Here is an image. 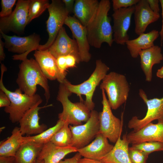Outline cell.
Returning a JSON list of instances; mask_svg holds the SVG:
<instances>
[{
  "mask_svg": "<svg viewBox=\"0 0 163 163\" xmlns=\"http://www.w3.org/2000/svg\"><path fill=\"white\" fill-rule=\"evenodd\" d=\"M111 3L109 0H101L96 14L86 27L87 37L90 46L100 48L104 43L111 47L113 41L112 27L108 16Z\"/></svg>",
  "mask_w": 163,
  "mask_h": 163,
  "instance_id": "obj_1",
  "label": "cell"
},
{
  "mask_svg": "<svg viewBox=\"0 0 163 163\" xmlns=\"http://www.w3.org/2000/svg\"><path fill=\"white\" fill-rule=\"evenodd\" d=\"M19 68L16 81L18 88L24 93L33 96L36 94L37 86L39 85L44 90V95L47 103L50 98L48 79L35 59H27L22 61Z\"/></svg>",
  "mask_w": 163,
  "mask_h": 163,
  "instance_id": "obj_2",
  "label": "cell"
},
{
  "mask_svg": "<svg viewBox=\"0 0 163 163\" xmlns=\"http://www.w3.org/2000/svg\"><path fill=\"white\" fill-rule=\"evenodd\" d=\"M1 70L0 90L5 93L11 101L10 106L5 108L4 111L9 114V119L12 123L19 122L27 110L37 104H40L43 100L38 94L30 96L23 93L19 88L16 89L14 91L8 89L5 86L3 82L4 73L6 71L7 68L2 63Z\"/></svg>",
  "mask_w": 163,
  "mask_h": 163,
  "instance_id": "obj_3",
  "label": "cell"
},
{
  "mask_svg": "<svg viewBox=\"0 0 163 163\" xmlns=\"http://www.w3.org/2000/svg\"><path fill=\"white\" fill-rule=\"evenodd\" d=\"M72 94L63 83H60L56 99L62 104L63 110L59 114L58 118L69 125H80L88 120L91 111L84 101L74 103L71 101L69 97Z\"/></svg>",
  "mask_w": 163,
  "mask_h": 163,
  "instance_id": "obj_4",
  "label": "cell"
},
{
  "mask_svg": "<svg viewBox=\"0 0 163 163\" xmlns=\"http://www.w3.org/2000/svg\"><path fill=\"white\" fill-rule=\"evenodd\" d=\"M109 67L101 59L96 61L95 69L89 78L80 84L74 85L65 79L63 82L68 90L80 97V101H83L81 95L85 96V104L91 111L94 110L95 104L92 100L93 96L96 87L102 81L109 70Z\"/></svg>",
  "mask_w": 163,
  "mask_h": 163,
  "instance_id": "obj_5",
  "label": "cell"
},
{
  "mask_svg": "<svg viewBox=\"0 0 163 163\" xmlns=\"http://www.w3.org/2000/svg\"><path fill=\"white\" fill-rule=\"evenodd\" d=\"M102 81L100 88L106 93L111 109H117L126 102L129 95L130 88L126 76L111 72L105 75Z\"/></svg>",
  "mask_w": 163,
  "mask_h": 163,
  "instance_id": "obj_6",
  "label": "cell"
},
{
  "mask_svg": "<svg viewBox=\"0 0 163 163\" xmlns=\"http://www.w3.org/2000/svg\"><path fill=\"white\" fill-rule=\"evenodd\" d=\"M101 91L103 108L102 111L99 113V133L104 135L111 142L115 143L122 131L123 113L121 120L113 114L104 90L101 89Z\"/></svg>",
  "mask_w": 163,
  "mask_h": 163,
  "instance_id": "obj_7",
  "label": "cell"
},
{
  "mask_svg": "<svg viewBox=\"0 0 163 163\" xmlns=\"http://www.w3.org/2000/svg\"><path fill=\"white\" fill-rule=\"evenodd\" d=\"M0 36L5 40V47L8 51L16 53L12 56L14 60L23 61L27 59L32 51L38 50L40 38L35 33L26 37L9 36L0 31Z\"/></svg>",
  "mask_w": 163,
  "mask_h": 163,
  "instance_id": "obj_8",
  "label": "cell"
},
{
  "mask_svg": "<svg viewBox=\"0 0 163 163\" xmlns=\"http://www.w3.org/2000/svg\"><path fill=\"white\" fill-rule=\"evenodd\" d=\"M69 127L72 135L71 146L78 149L82 148L89 144L99 133V113L93 110L85 123L77 126L69 125Z\"/></svg>",
  "mask_w": 163,
  "mask_h": 163,
  "instance_id": "obj_9",
  "label": "cell"
},
{
  "mask_svg": "<svg viewBox=\"0 0 163 163\" xmlns=\"http://www.w3.org/2000/svg\"><path fill=\"white\" fill-rule=\"evenodd\" d=\"M49 17L46 21L48 40L45 44L40 45L38 50H47L55 40L69 14L62 1L52 0L48 8Z\"/></svg>",
  "mask_w": 163,
  "mask_h": 163,
  "instance_id": "obj_10",
  "label": "cell"
},
{
  "mask_svg": "<svg viewBox=\"0 0 163 163\" xmlns=\"http://www.w3.org/2000/svg\"><path fill=\"white\" fill-rule=\"evenodd\" d=\"M30 0H19L11 14L0 18V31L6 34L12 32L17 34L24 33L28 24L29 5Z\"/></svg>",
  "mask_w": 163,
  "mask_h": 163,
  "instance_id": "obj_11",
  "label": "cell"
},
{
  "mask_svg": "<svg viewBox=\"0 0 163 163\" xmlns=\"http://www.w3.org/2000/svg\"><path fill=\"white\" fill-rule=\"evenodd\" d=\"M139 95L147 107V111L145 117L139 119L134 116L129 120L128 128L134 131L140 129L148 124L157 120L158 123L163 122V97L149 99L145 92L140 89Z\"/></svg>",
  "mask_w": 163,
  "mask_h": 163,
  "instance_id": "obj_12",
  "label": "cell"
},
{
  "mask_svg": "<svg viewBox=\"0 0 163 163\" xmlns=\"http://www.w3.org/2000/svg\"><path fill=\"white\" fill-rule=\"evenodd\" d=\"M134 10L135 6L113 11L112 15L113 20V41L116 43L124 45L129 40L128 31Z\"/></svg>",
  "mask_w": 163,
  "mask_h": 163,
  "instance_id": "obj_13",
  "label": "cell"
},
{
  "mask_svg": "<svg viewBox=\"0 0 163 163\" xmlns=\"http://www.w3.org/2000/svg\"><path fill=\"white\" fill-rule=\"evenodd\" d=\"M64 24L70 28L77 42L81 62H88L91 59V55L89 52L90 45L86 27L83 25L74 16L69 15Z\"/></svg>",
  "mask_w": 163,
  "mask_h": 163,
  "instance_id": "obj_14",
  "label": "cell"
},
{
  "mask_svg": "<svg viewBox=\"0 0 163 163\" xmlns=\"http://www.w3.org/2000/svg\"><path fill=\"white\" fill-rule=\"evenodd\" d=\"M47 50L56 58L60 56L72 55L76 57L79 62H81L77 42L75 39L68 36L63 27Z\"/></svg>",
  "mask_w": 163,
  "mask_h": 163,
  "instance_id": "obj_15",
  "label": "cell"
},
{
  "mask_svg": "<svg viewBox=\"0 0 163 163\" xmlns=\"http://www.w3.org/2000/svg\"><path fill=\"white\" fill-rule=\"evenodd\" d=\"M35 59L43 73L47 79L57 80L60 83H63L66 76L62 74L58 67L56 58L48 50H36L34 54Z\"/></svg>",
  "mask_w": 163,
  "mask_h": 163,
  "instance_id": "obj_16",
  "label": "cell"
},
{
  "mask_svg": "<svg viewBox=\"0 0 163 163\" xmlns=\"http://www.w3.org/2000/svg\"><path fill=\"white\" fill-rule=\"evenodd\" d=\"M40 105L37 104L27 110L19 121L20 130L23 136L37 135L47 129L46 125L39 123L40 118L39 116V111L42 108L51 105L40 107L39 106Z\"/></svg>",
  "mask_w": 163,
  "mask_h": 163,
  "instance_id": "obj_17",
  "label": "cell"
},
{
  "mask_svg": "<svg viewBox=\"0 0 163 163\" xmlns=\"http://www.w3.org/2000/svg\"><path fill=\"white\" fill-rule=\"evenodd\" d=\"M135 32L138 35L145 33L150 24L157 21L160 17L151 9L147 0H139L135 5L134 13Z\"/></svg>",
  "mask_w": 163,
  "mask_h": 163,
  "instance_id": "obj_18",
  "label": "cell"
},
{
  "mask_svg": "<svg viewBox=\"0 0 163 163\" xmlns=\"http://www.w3.org/2000/svg\"><path fill=\"white\" fill-rule=\"evenodd\" d=\"M126 137L129 143L132 144L149 141L163 142V122L150 123L136 131H132Z\"/></svg>",
  "mask_w": 163,
  "mask_h": 163,
  "instance_id": "obj_19",
  "label": "cell"
},
{
  "mask_svg": "<svg viewBox=\"0 0 163 163\" xmlns=\"http://www.w3.org/2000/svg\"><path fill=\"white\" fill-rule=\"evenodd\" d=\"M108 139L99 133L94 139L86 146L78 149L84 158L100 161L113 149L114 145L110 144Z\"/></svg>",
  "mask_w": 163,
  "mask_h": 163,
  "instance_id": "obj_20",
  "label": "cell"
},
{
  "mask_svg": "<svg viewBox=\"0 0 163 163\" xmlns=\"http://www.w3.org/2000/svg\"><path fill=\"white\" fill-rule=\"evenodd\" d=\"M161 48L154 45L141 51L139 54L141 67L147 82L151 81L152 78V69L153 66L160 63L163 60Z\"/></svg>",
  "mask_w": 163,
  "mask_h": 163,
  "instance_id": "obj_21",
  "label": "cell"
},
{
  "mask_svg": "<svg viewBox=\"0 0 163 163\" xmlns=\"http://www.w3.org/2000/svg\"><path fill=\"white\" fill-rule=\"evenodd\" d=\"M99 4L97 0H75L73 12L75 17L86 27L94 19Z\"/></svg>",
  "mask_w": 163,
  "mask_h": 163,
  "instance_id": "obj_22",
  "label": "cell"
},
{
  "mask_svg": "<svg viewBox=\"0 0 163 163\" xmlns=\"http://www.w3.org/2000/svg\"><path fill=\"white\" fill-rule=\"evenodd\" d=\"M77 152L73 146L60 147L49 142L43 144L37 160L43 163H58L68 154Z\"/></svg>",
  "mask_w": 163,
  "mask_h": 163,
  "instance_id": "obj_23",
  "label": "cell"
},
{
  "mask_svg": "<svg viewBox=\"0 0 163 163\" xmlns=\"http://www.w3.org/2000/svg\"><path fill=\"white\" fill-rule=\"evenodd\" d=\"M159 35L158 30H153L142 33L135 39L128 40L126 44L132 57L137 58L141 51L154 46V42Z\"/></svg>",
  "mask_w": 163,
  "mask_h": 163,
  "instance_id": "obj_24",
  "label": "cell"
},
{
  "mask_svg": "<svg viewBox=\"0 0 163 163\" xmlns=\"http://www.w3.org/2000/svg\"><path fill=\"white\" fill-rule=\"evenodd\" d=\"M126 136L124 135L121 139L120 136L112 149L100 161L104 163H132L128 152L129 144Z\"/></svg>",
  "mask_w": 163,
  "mask_h": 163,
  "instance_id": "obj_25",
  "label": "cell"
},
{
  "mask_svg": "<svg viewBox=\"0 0 163 163\" xmlns=\"http://www.w3.org/2000/svg\"><path fill=\"white\" fill-rule=\"evenodd\" d=\"M43 145L32 142L24 143L15 154V163H37Z\"/></svg>",
  "mask_w": 163,
  "mask_h": 163,
  "instance_id": "obj_26",
  "label": "cell"
},
{
  "mask_svg": "<svg viewBox=\"0 0 163 163\" xmlns=\"http://www.w3.org/2000/svg\"><path fill=\"white\" fill-rule=\"evenodd\" d=\"M25 142L24 136L21 133L19 127H15L11 135L1 143L0 156L15 157L18 150Z\"/></svg>",
  "mask_w": 163,
  "mask_h": 163,
  "instance_id": "obj_27",
  "label": "cell"
},
{
  "mask_svg": "<svg viewBox=\"0 0 163 163\" xmlns=\"http://www.w3.org/2000/svg\"><path fill=\"white\" fill-rule=\"evenodd\" d=\"M64 122L59 119L54 126L36 135L24 136L25 142H32L44 144L49 142L55 133L63 125Z\"/></svg>",
  "mask_w": 163,
  "mask_h": 163,
  "instance_id": "obj_28",
  "label": "cell"
},
{
  "mask_svg": "<svg viewBox=\"0 0 163 163\" xmlns=\"http://www.w3.org/2000/svg\"><path fill=\"white\" fill-rule=\"evenodd\" d=\"M69 124L64 122L63 125L54 135L50 142L61 147L71 146L72 135Z\"/></svg>",
  "mask_w": 163,
  "mask_h": 163,
  "instance_id": "obj_29",
  "label": "cell"
},
{
  "mask_svg": "<svg viewBox=\"0 0 163 163\" xmlns=\"http://www.w3.org/2000/svg\"><path fill=\"white\" fill-rule=\"evenodd\" d=\"M50 3L48 0H30L29 8L28 23L41 15Z\"/></svg>",
  "mask_w": 163,
  "mask_h": 163,
  "instance_id": "obj_30",
  "label": "cell"
},
{
  "mask_svg": "<svg viewBox=\"0 0 163 163\" xmlns=\"http://www.w3.org/2000/svg\"><path fill=\"white\" fill-rule=\"evenodd\" d=\"M131 147L149 154L154 152L163 151V142L157 141H146L132 144Z\"/></svg>",
  "mask_w": 163,
  "mask_h": 163,
  "instance_id": "obj_31",
  "label": "cell"
},
{
  "mask_svg": "<svg viewBox=\"0 0 163 163\" xmlns=\"http://www.w3.org/2000/svg\"><path fill=\"white\" fill-rule=\"evenodd\" d=\"M128 152L132 163H146L149 155L142 151L131 147H129Z\"/></svg>",
  "mask_w": 163,
  "mask_h": 163,
  "instance_id": "obj_32",
  "label": "cell"
},
{
  "mask_svg": "<svg viewBox=\"0 0 163 163\" xmlns=\"http://www.w3.org/2000/svg\"><path fill=\"white\" fill-rule=\"evenodd\" d=\"M16 1V0H1V10L0 12V18L8 16L11 14L13 12L12 8Z\"/></svg>",
  "mask_w": 163,
  "mask_h": 163,
  "instance_id": "obj_33",
  "label": "cell"
},
{
  "mask_svg": "<svg viewBox=\"0 0 163 163\" xmlns=\"http://www.w3.org/2000/svg\"><path fill=\"white\" fill-rule=\"evenodd\" d=\"M139 0H112L113 11L121 8H126L135 5Z\"/></svg>",
  "mask_w": 163,
  "mask_h": 163,
  "instance_id": "obj_34",
  "label": "cell"
},
{
  "mask_svg": "<svg viewBox=\"0 0 163 163\" xmlns=\"http://www.w3.org/2000/svg\"><path fill=\"white\" fill-rule=\"evenodd\" d=\"M56 62L60 72L66 76V71L68 69L66 62L65 56H60L56 58Z\"/></svg>",
  "mask_w": 163,
  "mask_h": 163,
  "instance_id": "obj_35",
  "label": "cell"
},
{
  "mask_svg": "<svg viewBox=\"0 0 163 163\" xmlns=\"http://www.w3.org/2000/svg\"><path fill=\"white\" fill-rule=\"evenodd\" d=\"M66 65L68 69L73 68L77 64L79 63L75 56L72 55L65 56Z\"/></svg>",
  "mask_w": 163,
  "mask_h": 163,
  "instance_id": "obj_36",
  "label": "cell"
},
{
  "mask_svg": "<svg viewBox=\"0 0 163 163\" xmlns=\"http://www.w3.org/2000/svg\"><path fill=\"white\" fill-rule=\"evenodd\" d=\"M11 101L7 95L2 90H0V107H5L10 106Z\"/></svg>",
  "mask_w": 163,
  "mask_h": 163,
  "instance_id": "obj_37",
  "label": "cell"
},
{
  "mask_svg": "<svg viewBox=\"0 0 163 163\" xmlns=\"http://www.w3.org/2000/svg\"><path fill=\"white\" fill-rule=\"evenodd\" d=\"M66 9L69 14L73 12L75 1L74 0H62Z\"/></svg>",
  "mask_w": 163,
  "mask_h": 163,
  "instance_id": "obj_38",
  "label": "cell"
},
{
  "mask_svg": "<svg viewBox=\"0 0 163 163\" xmlns=\"http://www.w3.org/2000/svg\"><path fill=\"white\" fill-rule=\"evenodd\" d=\"M151 9L155 13L159 14L160 8H159L158 0H147Z\"/></svg>",
  "mask_w": 163,
  "mask_h": 163,
  "instance_id": "obj_39",
  "label": "cell"
},
{
  "mask_svg": "<svg viewBox=\"0 0 163 163\" xmlns=\"http://www.w3.org/2000/svg\"><path fill=\"white\" fill-rule=\"evenodd\" d=\"M82 156L78 152L72 158L65 159L64 160H61L58 163H77L79 160L81 158Z\"/></svg>",
  "mask_w": 163,
  "mask_h": 163,
  "instance_id": "obj_40",
  "label": "cell"
},
{
  "mask_svg": "<svg viewBox=\"0 0 163 163\" xmlns=\"http://www.w3.org/2000/svg\"><path fill=\"white\" fill-rule=\"evenodd\" d=\"M0 163H15V157L0 156Z\"/></svg>",
  "mask_w": 163,
  "mask_h": 163,
  "instance_id": "obj_41",
  "label": "cell"
},
{
  "mask_svg": "<svg viewBox=\"0 0 163 163\" xmlns=\"http://www.w3.org/2000/svg\"><path fill=\"white\" fill-rule=\"evenodd\" d=\"M1 37H0V62L4 60L5 58V54L4 51V43L1 39Z\"/></svg>",
  "mask_w": 163,
  "mask_h": 163,
  "instance_id": "obj_42",
  "label": "cell"
},
{
  "mask_svg": "<svg viewBox=\"0 0 163 163\" xmlns=\"http://www.w3.org/2000/svg\"><path fill=\"white\" fill-rule=\"evenodd\" d=\"M159 1V2H160L162 9V25L161 30L159 32L161 37V45L162 46L163 43V0H160Z\"/></svg>",
  "mask_w": 163,
  "mask_h": 163,
  "instance_id": "obj_43",
  "label": "cell"
},
{
  "mask_svg": "<svg viewBox=\"0 0 163 163\" xmlns=\"http://www.w3.org/2000/svg\"><path fill=\"white\" fill-rule=\"evenodd\" d=\"M77 163H104L100 161L91 159L85 158H81Z\"/></svg>",
  "mask_w": 163,
  "mask_h": 163,
  "instance_id": "obj_44",
  "label": "cell"
},
{
  "mask_svg": "<svg viewBox=\"0 0 163 163\" xmlns=\"http://www.w3.org/2000/svg\"><path fill=\"white\" fill-rule=\"evenodd\" d=\"M156 75L159 78H163V66L157 70Z\"/></svg>",
  "mask_w": 163,
  "mask_h": 163,
  "instance_id": "obj_45",
  "label": "cell"
},
{
  "mask_svg": "<svg viewBox=\"0 0 163 163\" xmlns=\"http://www.w3.org/2000/svg\"><path fill=\"white\" fill-rule=\"evenodd\" d=\"M37 163H43L42 161L37 160Z\"/></svg>",
  "mask_w": 163,
  "mask_h": 163,
  "instance_id": "obj_46",
  "label": "cell"
}]
</instances>
